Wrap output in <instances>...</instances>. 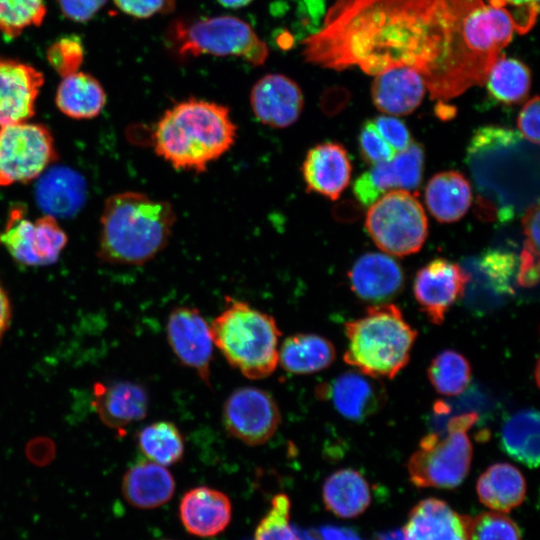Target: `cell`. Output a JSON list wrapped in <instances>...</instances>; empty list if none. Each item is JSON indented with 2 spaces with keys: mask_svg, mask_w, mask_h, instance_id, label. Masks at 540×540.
Returning a JSON list of instances; mask_svg holds the SVG:
<instances>
[{
  "mask_svg": "<svg viewBox=\"0 0 540 540\" xmlns=\"http://www.w3.org/2000/svg\"><path fill=\"white\" fill-rule=\"evenodd\" d=\"M513 33L508 13L484 0H335L302 56L372 76L409 67L432 99L447 101L485 84Z\"/></svg>",
  "mask_w": 540,
  "mask_h": 540,
  "instance_id": "cell-1",
  "label": "cell"
},
{
  "mask_svg": "<svg viewBox=\"0 0 540 540\" xmlns=\"http://www.w3.org/2000/svg\"><path fill=\"white\" fill-rule=\"evenodd\" d=\"M237 129L228 107L191 98L163 113L152 144L175 170L203 173L232 148Z\"/></svg>",
  "mask_w": 540,
  "mask_h": 540,
  "instance_id": "cell-2",
  "label": "cell"
},
{
  "mask_svg": "<svg viewBox=\"0 0 540 540\" xmlns=\"http://www.w3.org/2000/svg\"><path fill=\"white\" fill-rule=\"evenodd\" d=\"M177 215L173 205L141 192L110 196L100 218L99 257L121 265H142L169 243Z\"/></svg>",
  "mask_w": 540,
  "mask_h": 540,
  "instance_id": "cell-3",
  "label": "cell"
},
{
  "mask_svg": "<svg viewBox=\"0 0 540 540\" xmlns=\"http://www.w3.org/2000/svg\"><path fill=\"white\" fill-rule=\"evenodd\" d=\"M346 364L374 379L394 378L409 362L417 331L394 304L367 307L344 325Z\"/></svg>",
  "mask_w": 540,
  "mask_h": 540,
  "instance_id": "cell-4",
  "label": "cell"
},
{
  "mask_svg": "<svg viewBox=\"0 0 540 540\" xmlns=\"http://www.w3.org/2000/svg\"><path fill=\"white\" fill-rule=\"evenodd\" d=\"M210 331L227 362L246 378L259 380L274 372L281 331L270 314L228 297Z\"/></svg>",
  "mask_w": 540,
  "mask_h": 540,
  "instance_id": "cell-5",
  "label": "cell"
},
{
  "mask_svg": "<svg viewBox=\"0 0 540 540\" xmlns=\"http://www.w3.org/2000/svg\"><path fill=\"white\" fill-rule=\"evenodd\" d=\"M165 37L169 47L181 59L203 54L232 56L260 66L268 57L266 43L252 27L228 15L197 20L178 19L171 23Z\"/></svg>",
  "mask_w": 540,
  "mask_h": 540,
  "instance_id": "cell-6",
  "label": "cell"
},
{
  "mask_svg": "<svg viewBox=\"0 0 540 540\" xmlns=\"http://www.w3.org/2000/svg\"><path fill=\"white\" fill-rule=\"evenodd\" d=\"M477 418L475 412L455 416L448 422L445 436L429 433L420 440L407 463L412 484L420 488L454 489L465 480L473 455L467 431Z\"/></svg>",
  "mask_w": 540,
  "mask_h": 540,
  "instance_id": "cell-7",
  "label": "cell"
},
{
  "mask_svg": "<svg viewBox=\"0 0 540 540\" xmlns=\"http://www.w3.org/2000/svg\"><path fill=\"white\" fill-rule=\"evenodd\" d=\"M365 227L382 251L395 256L419 251L428 233L422 205L402 189L385 193L370 205Z\"/></svg>",
  "mask_w": 540,
  "mask_h": 540,
  "instance_id": "cell-8",
  "label": "cell"
},
{
  "mask_svg": "<svg viewBox=\"0 0 540 540\" xmlns=\"http://www.w3.org/2000/svg\"><path fill=\"white\" fill-rule=\"evenodd\" d=\"M55 158L54 140L44 125L25 121L0 127V187L36 179Z\"/></svg>",
  "mask_w": 540,
  "mask_h": 540,
  "instance_id": "cell-9",
  "label": "cell"
},
{
  "mask_svg": "<svg viewBox=\"0 0 540 540\" xmlns=\"http://www.w3.org/2000/svg\"><path fill=\"white\" fill-rule=\"evenodd\" d=\"M222 414L227 431L250 446L268 442L281 423L280 409L273 396L250 386L234 390L225 400Z\"/></svg>",
  "mask_w": 540,
  "mask_h": 540,
  "instance_id": "cell-10",
  "label": "cell"
},
{
  "mask_svg": "<svg viewBox=\"0 0 540 540\" xmlns=\"http://www.w3.org/2000/svg\"><path fill=\"white\" fill-rule=\"evenodd\" d=\"M0 239L17 262L28 266L56 262L68 240L55 217L45 214L32 221L20 209L12 210Z\"/></svg>",
  "mask_w": 540,
  "mask_h": 540,
  "instance_id": "cell-11",
  "label": "cell"
},
{
  "mask_svg": "<svg viewBox=\"0 0 540 540\" xmlns=\"http://www.w3.org/2000/svg\"><path fill=\"white\" fill-rule=\"evenodd\" d=\"M168 343L179 361L193 369L210 386V363L214 342L210 325L193 307L174 308L167 319Z\"/></svg>",
  "mask_w": 540,
  "mask_h": 540,
  "instance_id": "cell-12",
  "label": "cell"
},
{
  "mask_svg": "<svg viewBox=\"0 0 540 540\" xmlns=\"http://www.w3.org/2000/svg\"><path fill=\"white\" fill-rule=\"evenodd\" d=\"M470 279L461 266L443 258L432 260L417 272L414 296L430 322L443 323L449 309L464 295Z\"/></svg>",
  "mask_w": 540,
  "mask_h": 540,
  "instance_id": "cell-13",
  "label": "cell"
},
{
  "mask_svg": "<svg viewBox=\"0 0 540 540\" xmlns=\"http://www.w3.org/2000/svg\"><path fill=\"white\" fill-rule=\"evenodd\" d=\"M424 150L418 143L411 144L389 161L378 163L360 175L353 192L365 206L372 205L390 189H416L422 179Z\"/></svg>",
  "mask_w": 540,
  "mask_h": 540,
  "instance_id": "cell-14",
  "label": "cell"
},
{
  "mask_svg": "<svg viewBox=\"0 0 540 540\" xmlns=\"http://www.w3.org/2000/svg\"><path fill=\"white\" fill-rule=\"evenodd\" d=\"M317 395L329 400L345 419L363 422L384 405L386 391L378 379L360 371H347L317 388Z\"/></svg>",
  "mask_w": 540,
  "mask_h": 540,
  "instance_id": "cell-15",
  "label": "cell"
},
{
  "mask_svg": "<svg viewBox=\"0 0 540 540\" xmlns=\"http://www.w3.org/2000/svg\"><path fill=\"white\" fill-rule=\"evenodd\" d=\"M250 104L255 118L271 128H287L300 117L304 97L299 85L282 74H268L253 86Z\"/></svg>",
  "mask_w": 540,
  "mask_h": 540,
  "instance_id": "cell-16",
  "label": "cell"
},
{
  "mask_svg": "<svg viewBox=\"0 0 540 540\" xmlns=\"http://www.w3.org/2000/svg\"><path fill=\"white\" fill-rule=\"evenodd\" d=\"M43 83V74L35 67L0 58V127L25 122L34 115Z\"/></svg>",
  "mask_w": 540,
  "mask_h": 540,
  "instance_id": "cell-17",
  "label": "cell"
},
{
  "mask_svg": "<svg viewBox=\"0 0 540 540\" xmlns=\"http://www.w3.org/2000/svg\"><path fill=\"white\" fill-rule=\"evenodd\" d=\"M352 165L339 143L324 142L309 149L302 163L307 192L337 200L349 184Z\"/></svg>",
  "mask_w": 540,
  "mask_h": 540,
  "instance_id": "cell-18",
  "label": "cell"
},
{
  "mask_svg": "<svg viewBox=\"0 0 540 540\" xmlns=\"http://www.w3.org/2000/svg\"><path fill=\"white\" fill-rule=\"evenodd\" d=\"M352 291L360 299L374 304L386 303L400 293L404 283L400 265L382 253H366L348 272Z\"/></svg>",
  "mask_w": 540,
  "mask_h": 540,
  "instance_id": "cell-19",
  "label": "cell"
},
{
  "mask_svg": "<svg viewBox=\"0 0 540 540\" xmlns=\"http://www.w3.org/2000/svg\"><path fill=\"white\" fill-rule=\"evenodd\" d=\"M185 529L198 537H213L221 533L231 520V502L223 492L199 486L187 491L179 506Z\"/></svg>",
  "mask_w": 540,
  "mask_h": 540,
  "instance_id": "cell-20",
  "label": "cell"
},
{
  "mask_svg": "<svg viewBox=\"0 0 540 540\" xmlns=\"http://www.w3.org/2000/svg\"><path fill=\"white\" fill-rule=\"evenodd\" d=\"M425 83L418 72L409 67H397L374 76L371 96L381 112L391 115L412 113L422 102Z\"/></svg>",
  "mask_w": 540,
  "mask_h": 540,
  "instance_id": "cell-21",
  "label": "cell"
},
{
  "mask_svg": "<svg viewBox=\"0 0 540 540\" xmlns=\"http://www.w3.org/2000/svg\"><path fill=\"white\" fill-rule=\"evenodd\" d=\"M403 540H467L465 516L442 500L424 499L409 513Z\"/></svg>",
  "mask_w": 540,
  "mask_h": 540,
  "instance_id": "cell-22",
  "label": "cell"
},
{
  "mask_svg": "<svg viewBox=\"0 0 540 540\" xmlns=\"http://www.w3.org/2000/svg\"><path fill=\"white\" fill-rule=\"evenodd\" d=\"M148 403L146 390L134 382L100 383L94 388L95 410L102 422L114 429L143 419L148 411Z\"/></svg>",
  "mask_w": 540,
  "mask_h": 540,
  "instance_id": "cell-23",
  "label": "cell"
},
{
  "mask_svg": "<svg viewBox=\"0 0 540 540\" xmlns=\"http://www.w3.org/2000/svg\"><path fill=\"white\" fill-rule=\"evenodd\" d=\"M175 491L171 473L160 464L139 461L124 474L122 492L126 501L137 508L152 509L168 502Z\"/></svg>",
  "mask_w": 540,
  "mask_h": 540,
  "instance_id": "cell-24",
  "label": "cell"
},
{
  "mask_svg": "<svg viewBox=\"0 0 540 540\" xmlns=\"http://www.w3.org/2000/svg\"><path fill=\"white\" fill-rule=\"evenodd\" d=\"M336 358L333 343L314 333L288 336L278 349V363L288 373L305 375L328 368Z\"/></svg>",
  "mask_w": 540,
  "mask_h": 540,
  "instance_id": "cell-25",
  "label": "cell"
},
{
  "mask_svg": "<svg viewBox=\"0 0 540 540\" xmlns=\"http://www.w3.org/2000/svg\"><path fill=\"white\" fill-rule=\"evenodd\" d=\"M526 480L521 471L509 463H495L478 478L476 491L479 500L498 512L518 507L526 496Z\"/></svg>",
  "mask_w": 540,
  "mask_h": 540,
  "instance_id": "cell-26",
  "label": "cell"
},
{
  "mask_svg": "<svg viewBox=\"0 0 540 540\" xmlns=\"http://www.w3.org/2000/svg\"><path fill=\"white\" fill-rule=\"evenodd\" d=\"M425 200L430 213L439 222H455L465 215L471 205V187L460 172H440L429 180Z\"/></svg>",
  "mask_w": 540,
  "mask_h": 540,
  "instance_id": "cell-27",
  "label": "cell"
},
{
  "mask_svg": "<svg viewBox=\"0 0 540 540\" xmlns=\"http://www.w3.org/2000/svg\"><path fill=\"white\" fill-rule=\"evenodd\" d=\"M323 502L334 515L348 519L362 514L370 505V486L357 470L344 468L335 471L324 482Z\"/></svg>",
  "mask_w": 540,
  "mask_h": 540,
  "instance_id": "cell-28",
  "label": "cell"
},
{
  "mask_svg": "<svg viewBox=\"0 0 540 540\" xmlns=\"http://www.w3.org/2000/svg\"><path fill=\"white\" fill-rule=\"evenodd\" d=\"M539 420L536 409H521L509 415L500 429L501 449L529 468H536L539 464Z\"/></svg>",
  "mask_w": 540,
  "mask_h": 540,
  "instance_id": "cell-29",
  "label": "cell"
},
{
  "mask_svg": "<svg viewBox=\"0 0 540 540\" xmlns=\"http://www.w3.org/2000/svg\"><path fill=\"white\" fill-rule=\"evenodd\" d=\"M55 102L58 109L70 118L91 119L102 111L106 94L95 77L77 71L62 77Z\"/></svg>",
  "mask_w": 540,
  "mask_h": 540,
  "instance_id": "cell-30",
  "label": "cell"
},
{
  "mask_svg": "<svg viewBox=\"0 0 540 540\" xmlns=\"http://www.w3.org/2000/svg\"><path fill=\"white\" fill-rule=\"evenodd\" d=\"M37 199L47 215L74 214L84 199L83 181L69 169L51 170L39 183Z\"/></svg>",
  "mask_w": 540,
  "mask_h": 540,
  "instance_id": "cell-31",
  "label": "cell"
},
{
  "mask_svg": "<svg viewBox=\"0 0 540 540\" xmlns=\"http://www.w3.org/2000/svg\"><path fill=\"white\" fill-rule=\"evenodd\" d=\"M485 84L489 95L497 102L517 104L529 93L531 72L520 60L501 54L492 64Z\"/></svg>",
  "mask_w": 540,
  "mask_h": 540,
  "instance_id": "cell-32",
  "label": "cell"
},
{
  "mask_svg": "<svg viewBox=\"0 0 540 540\" xmlns=\"http://www.w3.org/2000/svg\"><path fill=\"white\" fill-rule=\"evenodd\" d=\"M142 453L152 462L162 466L179 462L184 454V439L176 425L169 421H157L138 433Z\"/></svg>",
  "mask_w": 540,
  "mask_h": 540,
  "instance_id": "cell-33",
  "label": "cell"
},
{
  "mask_svg": "<svg viewBox=\"0 0 540 540\" xmlns=\"http://www.w3.org/2000/svg\"><path fill=\"white\" fill-rule=\"evenodd\" d=\"M428 379L441 395L456 396L470 384L472 369L461 353L447 349L438 353L427 369Z\"/></svg>",
  "mask_w": 540,
  "mask_h": 540,
  "instance_id": "cell-34",
  "label": "cell"
},
{
  "mask_svg": "<svg viewBox=\"0 0 540 540\" xmlns=\"http://www.w3.org/2000/svg\"><path fill=\"white\" fill-rule=\"evenodd\" d=\"M45 0H0V31L9 38L39 26L46 16Z\"/></svg>",
  "mask_w": 540,
  "mask_h": 540,
  "instance_id": "cell-35",
  "label": "cell"
},
{
  "mask_svg": "<svg viewBox=\"0 0 540 540\" xmlns=\"http://www.w3.org/2000/svg\"><path fill=\"white\" fill-rule=\"evenodd\" d=\"M517 258L511 252L489 249L476 259V267L492 290L499 294L513 292L511 280L517 271Z\"/></svg>",
  "mask_w": 540,
  "mask_h": 540,
  "instance_id": "cell-36",
  "label": "cell"
},
{
  "mask_svg": "<svg viewBox=\"0 0 540 540\" xmlns=\"http://www.w3.org/2000/svg\"><path fill=\"white\" fill-rule=\"evenodd\" d=\"M467 540H521V531L508 516L484 512L471 518L465 516Z\"/></svg>",
  "mask_w": 540,
  "mask_h": 540,
  "instance_id": "cell-37",
  "label": "cell"
},
{
  "mask_svg": "<svg viewBox=\"0 0 540 540\" xmlns=\"http://www.w3.org/2000/svg\"><path fill=\"white\" fill-rule=\"evenodd\" d=\"M290 500L285 494H277L271 501L267 514L255 531L254 540H301L289 524Z\"/></svg>",
  "mask_w": 540,
  "mask_h": 540,
  "instance_id": "cell-38",
  "label": "cell"
},
{
  "mask_svg": "<svg viewBox=\"0 0 540 540\" xmlns=\"http://www.w3.org/2000/svg\"><path fill=\"white\" fill-rule=\"evenodd\" d=\"M47 59L62 77L77 72L84 59L81 40L74 35L57 40L49 47Z\"/></svg>",
  "mask_w": 540,
  "mask_h": 540,
  "instance_id": "cell-39",
  "label": "cell"
},
{
  "mask_svg": "<svg viewBox=\"0 0 540 540\" xmlns=\"http://www.w3.org/2000/svg\"><path fill=\"white\" fill-rule=\"evenodd\" d=\"M358 142L362 159L370 165L389 161L397 153L378 133L371 120L363 124Z\"/></svg>",
  "mask_w": 540,
  "mask_h": 540,
  "instance_id": "cell-40",
  "label": "cell"
},
{
  "mask_svg": "<svg viewBox=\"0 0 540 540\" xmlns=\"http://www.w3.org/2000/svg\"><path fill=\"white\" fill-rule=\"evenodd\" d=\"M488 4L505 10L520 34L531 30L539 12V0H488Z\"/></svg>",
  "mask_w": 540,
  "mask_h": 540,
  "instance_id": "cell-41",
  "label": "cell"
},
{
  "mask_svg": "<svg viewBox=\"0 0 540 540\" xmlns=\"http://www.w3.org/2000/svg\"><path fill=\"white\" fill-rule=\"evenodd\" d=\"M382 138L398 153L411 144V134L405 123L391 116H377L371 120Z\"/></svg>",
  "mask_w": 540,
  "mask_h": 540,
  "instance_id": "cell-42",
  "label": "cell"
},
{
  "mask_svg": "<svg viewBox=\"0 0 540 540\" xmlns=\"http://www.w3.org/2000/svg\"><path fill=\"white\" fill-rule=\"evenodd\" d=\"M516 280L518 285L531 288L539 280V247L525 241L519 261Z\"/></svg>",
  "mask_w": 540,
  "mask_h": 540,
  "instance_id": "cell-43",
  "label": "cell"
},
{
  "mask_svg": "<svg viewBox=\"0 0 540 540\" xmlns=\"http://www.w3.org/2000/svg\"><path fill=\"white\" fill-rule=\"evenodd\" d=\"M125 14L136 18H149L157 13L171 11L174 0H113Z\"/></svg>",
  "mask_w": 540,
  "mask_h": 540,
  "instance_id": "cell-44",
  "label": "cell"
},
{
  "mask_svg": "<svg viewBox=\"0 0 540 540\" xmlns=\"http://www.w3.org/2000/svg\"><path fill=\"white\" fill-rule=\"evenodd\" d=\"M107 0H57L61 12L75 22L90 20Z\"/></svg>",
  "mask_w": 540,
  "mask_h": 540,
  "instance_id": "cell-45",
  "label": "cell"
},
{
  "mask_svg": "<svg viewBox=\"0 0 540 540\" xmlns=\"http://www.w3.org/2000/svg\"><path fill=\"white\" fill-rule=\"evenodd\" d=\"M539 97L528 100L521 109L517 126L522 135L534 144H539Z\"/></svg>",
  "mask_w": 540,
  "mask_h": 540,
  "instance_id": "cell-46",
  "label": "cell"
},
{
  "mask_svg": "<svg viewBox=\"0 0 540 540\" xmlns=\"http://www.w3.org/2000/svg\"><path fill=\"white\" fill-rule=\"evenodd\" d=\"M539 226V205L538 203H535L525 212L523 217V228L527 237L526 240L537 247H539Z\"/></svg>",
  "mask_w": 540,
  "mask_h": 540,
  "instance_id": "cell-47",
  "label": "cell"
},
{
  "mask_svg": "<svg viewBox=\"0 0 540 540\" xmlns=\"http://www.w3.org/2000/svg\"><path fill=\"white\" fill-rule=\"evenodd\" d=\"M11 303L3 286L0 284V342L11 323Z\"/></svg>",
  "mask_w": 540,
  "mask_h": 540,
  "instance_id": "cell-48",
  "label": "cell"
},
{
  "mask_svg": "<svg viewBox=\"0 0 540 540\" xmlns=\"http://www.w3.org/2000/svg\"><path fill=\"white\" fill-rule=\"evenodd\" d=\"M222 6L228 8H241L248 5L252 0H217Z\"/></svg>",
  "mask_w": 540,
  "mask_h": 540,
  "instance_id": "cell-49",
  "label": "cell"
},
{
  "mask_svg": "<svg viewBox=\"0 0 540 540\" xmlns=\"http://www.w3.org/2000/svg\"><path fill=\"white\" fill-rule=\"evenodd\" d=\"M349 540H359L358 538H350Z\"/></svg>",
  "mask_w": 540,
  "mask_h": 540,
  "instance_id": "cell-50",
  "label": "cell"
}]
</instances>
